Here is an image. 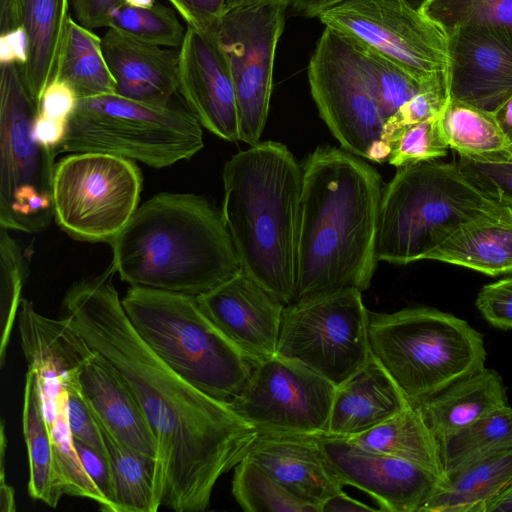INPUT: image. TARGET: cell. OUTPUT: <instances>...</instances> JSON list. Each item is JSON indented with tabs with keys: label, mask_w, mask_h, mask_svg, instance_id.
<instances>
[{
	"label": "cell",
	"mask_w": 512,
	"mask_h": 512,
	"mask_svg": "<svg viewBox=\"0 0 512 512\" xmlns=\"http://www.w3.org/2000/svg\"><path fill=\"white\" fill-rule=\"evenodd\" d=\"M321 441L342 484L369 494L380 511L420 512L443 480L420 465L363 450L343 437L321 435Z\"/></svg>",
	"instance_id": "18"
},
{
	"label": "cell",
	"mask_w": 512,
	"mask_h": 512,
	"mask_svg": "<svg viewBox=\"0 0 512 512\" xmlns=\"http://www.w3.org/2000/svg\"><path fill=\"white\" fill-rule=\"evenodd\" d=\"M115 273L110 264L72 285L62 317L134 394L157 444L161 506L204 511L218 479L246 457L260 432L231 404L187 382L141 339L113 284Z\"/></svg>",
	"instance_id": "1"
},
{
	"label": "cell",
	"mask_w": 512,
	"mask_h": 512,
	"mask_svg": "<svg viewBox=\"0 0 512 512\" xmlns=\"http://www.w3.org/2000/svg\"><path fill=\"white\" fill-rule=\"evenodd\" d=\"M365 503L351 498L342 491L327 499L321 506V512H356V511H379Z\"/></svg>",
	"instance_id": "51"
},
{
	"label": "cell",
	"mask_w": 512,
	"mask_h": 512,
	"mask_svg": "<svg viewBox=\"0 0 512 512\" xmlns=\"http://www.w3.org/2000/svg\"><path fill=\"white\" fill-rule=\"evenodd\" d=\"M97 422L112 472L117 511L156 512L161 507L158 460L130 448Z\"/></svg>",
	"instance_id": "32"
},
{
	"label": "cell",
	"mask_w": 512,
	"mask_h": 512,
	"mask_svg": "<svg viewBox=\"0 0 512 512\" xmlns=\"http://www.w3.org/2000/svg\"><path fill=\"white\" fill-rule=\"evenodd\" d=\"M302 165L288 148L258 142L223 168L221 213L242 271L285 306L296 296Z\"/></svg>",
	"instance_id": "4"
},
{
	"label": "cell",
	"mask_w": 512,
	"mask_h": 512,
	"mask_svg": "<svg viewBox=\"0 0 512 512\" xmlns=\"http://www.w3.org/2000/svg\"><path fill=\"white\" fill-rule=\"evenodd\" d=\"M187 27L201 31L216 28L225 11L226 0H168Z\"/></svg>",
	"instance_id": "46"
},
{
	"label": "cell",
	"mask_w": 512,
	"mask_h": 512,
	"mask_svg": "<svg viewBox=\"0 0 512 512\" xmlns=\"http://www.w3.org/2000/svg\"><path fill=\"white\" fill-rule=\"evenodd\" d=\"M107 27L138 41L169 48H180L186 34L176 10L158 2L151 8H135L121 1L111 10Z\"/></svg>",
	"instance_id": "37"
},
{
	"label": "cell",
	"mask_w": 512,
	"mask_h": 512,
	"mask_svg": "<svg viewBox=\"0 0 512 512\" xmlns=\"http://www.w3.org/2000/svg\"><path fill=\"white\" fill-rule=\"evenodd\" d=\"M308 80L320 116L344 150L373 162L388 161L385 119L344 35L324 28L309 61Z\"/></svg>",
	"instance_id": "14"
},
{
	"label": "cell",
	"mask_w": 512,
	"mask_h": 512,
	"mask_svg": "<svg viewBox=\"0 0 512 512\" xmlns=\"http://www.w3.org/2000/svg\"><path fill=\"white\" fill-rule=\"evenodd\" d=\"M295 300L366 290L376 265L381 176L361 157L319 146L302 165Z\"/></svg>",
	"instance_id": "2"
},
{
	"label": "cell",
	"mask_w": 512,
	"mask_h": 512,
	"mask_svg": "<svg viewBox=\"0 0 512 512\" xmlns=\"http://www.w3.org/2000/svg\"><path fill=\"white\" fill-rule=\"evenodd\" d=\"M486 512H512V486L492 501Z\"/></svg>",
	"instance_id": "56"
},
{
	"label": "cell",
	"mask_w": 512,
	"mask_h": 512,
	"mask_svg": "<svg viewBox=\"0 0 512 512\" xmlns=\"http://www.w3.org/2000/svg\"><path fill=\"white\" fill-rule=\"evenodd\" d=\"M317 17L421 83L447 78V31L408 0H343Z\"/></svg>",
	"instance_id": "13"
},
{
	"label": "cell",
	"mask_w": 512,
	"mask_h": 512,
	"mask_svg": "<svg viewBox=\"0 0 512 512\" xmlns=\"http://www.w3.org/2000/svg\"><path fill=\"white\" fill-rule=\"evenodd\" d=\"M203 146L202 125L189 109L108 94L79 99L56 154L104 153L164 168Z\"/></svg>",
	"instance_id": "8"
},
{
	"label": "cell",
	"mask_w": 512,
	"mask_h": 512,
	"mask_svg": "<svg viewBox=\"0 0 512 512\" xmlns=\"http://www.w3.org/2000/svg\"><path fill=\"white\" fill-rule=\"evenodd\" d=\"M21 26L29 37V59L20 67L25 87L39 104L53 79L66 23L69 0H18Z\"/></svg>",
	"instance_id": "28"
},
{
	"label": "cell",
	"mask_w": 512,
	"mask_h": 512,
	"mask_svg": "<svg viewBox=\"0 0 512 512\" xmlns=\"http://www.w3.org/2000/svg\"><path fill=\"white\" fill-rule=\"evenodd\" d=\"M141 339L187 382L231 404L260 362L233 343L205 314L197 297L130 287L121 299Z\"/></svg>",
	"instance_id": "5"
},
{
	"label": "cell",
	"mask_w": 512,
	"mask_h": 512,
	"mask_svg": "<svg viewBox=\"0 0 512 512\" xmlns=\"http://www.w3.org/2000/svg\"><path fill=\"white\" fill-rule=\"evenodd\" d=\"M335 390L308 366L275 354L257 364L231 406L260 433L326 435Z\"/></svg>",
	"instance_id": "16"
},
{
	"label": "cell",
	"mask_w": 512,
	"mask_h": 512,
	"mask_svg": "<svg viewBox=\"0 0 512 512\" xmlns=\"http://www.w3.org/2000/svg\"><path fill=\"white\" fill-rule=\"evenodd\" d=\"M23 435L29 461L28 492L55 508L65 494V486L45 419L36 373L28 369L22 411Z\"/></svg>",
	"instance_id": "29"
},
{
	"label": "cell",
	"mask_w": 512,
	"mask_h": 512,
	"mask_svg": "<svg viewBox=\"0 0 512 512\" xmlns=\"http://www.w3.org/2000/svg\"><path fill=\"white\" fill-rule=\"evenodd\" d=\"M109 245L130 287L199 296L242 270L221 211L191 193L154 195Z\"/></svg>",
	"instance_id": "3"
},
{
	"label": "cell",
	"mask_w": 512,
	"mask_h": 512,
	"mask_svg": "<svg viewBox=\"0 0 512 512\" xmlns=\"http://www.w3.org/2000/svg\"><path fill=\"white\" fill-rule=\"evenodd\" d=\"M68 375L97 420L115 437L141 454L158 458L155 437L134 394L102 355L92 349Z\"/></svg>",
	"instance_id": "22"
},
{
	"label": "cell",
	"mask_w": 512,
	"mask_h": 512,
	"mask_svg": "<svg viewBox=\"0 0 512 512\" xmlns=\"http://www.w3.org/2000/svg\"><path fill=\"white\" fill-rule=\"evenodd\" d=\"M511 486L512 447L446 476L420 512H486Z\"/></svg>",
	"instance_id": "27"
},
{
	"label": "cell",
	"mask_w": 512,
	"mask_h": 512,
	"mask_svg": "<svg viewBox=\"0 0 512 512\" xmlns=\"http://www.w3.org/2000/svg\"><path fill=\"white\" fill-rule=\"evenodd\" d=\"M439 123L449 148L460 157L486 162L512 159V146L493 113L449 97Z\"/></svg>",
	"instance_id": "33"
},
{
	"label": "cell",
	"mask_w": 512,
	"mask_h": 512,
	"mask_svg": "<svg viewBox=\"0 0 512 512\" xmlns=\"http://www.w3.org/2000/svg\"><path fill=\"white\" fill-rule=\"evenodd\" d=\"M178 91L203 127L224 140L240 141L235 86L216 28L186 26L179 48Z\"/></svg>",
	"instance_id": "19"
},
{
	"label": "cell",
	"mask_w": 512,
	"mask_h": 512,
	"mask_svg": "<svg viewBox=\"0 0 512 512\" xmlns=\"http://www.w3.org/2000/svg\"><path fill=\"white\" fill-rule=\"evenodd\" d=\"M457 164L465 178L484 195L512 207V159L486 162L460 157Z\"/></svg>",
	"instance_id": "42"
},
{
	"label": "cell",
	"mask_w": 512,
	"mask_h": 512,
	"mask_svg": "<svg viewBox=\"0 0 512 512\" xmlns=\"http://www.w3.org/2000/svg\"><path fill=\"white\" fill-rule=\"evenodd\" d=\"M17 319L28 369L36 373L65 494L94 500L103 510L104 499L82 467L68 419V372L92 349L65 318L46 317L30 301L21 305Z\"/></svg>",
	"instance_id": "11"
},
{
	"label": "cell",
	"mask_w": 512,
	"mask_h": 512,
	"mask_svg": "<svg viewBox=\"0 0 512 512\" xmlns=\"http://www.w3.org/2000/svg\"><path fill=\"white\" fill-rule=\"evenodd\" d=\"M78 101L79 98L73 88L65 81L54 77L40 98L37 112L68 123Z\"/></svg>",
	"instance_id": "47"
},
{
	"label": "cell",
	"mask_w": 512,
	"mask_h": 512,
	"mask_svg": "<svg viewBox=\"0 0 512 512\" xmlns=\"http://www.w3.org/2000/svg\"><path fill=\"white\" fill-rule=\"evenodd\" d=\"M232 494L246 512H320L246 457L234 467Z\"/></svg>",
	"instance_id": "36"
},
{
	"label": "cell",
	"mask_w": 512,
	"mask_h": 512,
	"mask_svg": "<svg viewBox=\"0 0 512 512\" xmlns=\"http://www.w3.org/2000/svg\"><path fill=\"white\" fill-rule=\"evenodd\" d=\"M369 311L358 289L319 294L286 305L277 352L338 386L372 357Z\"/></svg>",
	"instance_id": "12"
},
{
	"label": "cell",
	"mask_w": 512,
	"mask_h": 512,
	"mask_svg": "<svg viewBox=\"0 0 512 512\" xmlns=\"http://www.w3.org/2000/svg\"><path fill=\"white\" fill-rule=\"evenodd\" d=\"M445 477L500 450L512 447V408L495 411L438 440Z\"/></svg>",
	"instance_id": "34"
},
{
	"label": "cell",
	"mask_w": 512,
	"mask_h": 512,
	"mask_svg": "<svg viewBox=\"0 0 512 512\" xmlns=\"http://www.w3.org/2000/svg\"><path fill=\"white\" fill-rule=\"evenodd\" d=\"M9 230L0 227V365L5 363L10 336L22 301L27 278L24 252Z\"/></svg>",
	"instance_id": "38"
},
{
	"label": "cell",
	"mask_w": 512,
	"mask_h": 512,
	"mask_svg": "<svg viewBox=\"0 0 512 512\" xmlns=\"http://www.w3.org/2000/svg\"><path fill=\"white\" fill-rule=\"evenodd\" d=\"M196 297L210 320L246 354L258 361L276 354L285 305L242 270Z\"/></svg>",
	"instance_id": "20"
},
{
	"label": "cell",
	"mask_w": 512,
	"mask_h": 512,
	"mask_svg": "<svg viewBox=\"0 0 512 512\" xmlns=\"http://www.w3.org/2000/svg\"><path fill=\"white\" fill-rule=\"evenodd\" d=\"M341 1L343 0H290L289 7L298 15L312 18Z\"/></svg>",
	"instance_id": "53"
},
{
	"label": "cell",
	"mask_w": 512,
	"mask_h": 512,
	"mask_svg": "<svg viewBox=\"0 0 512 512\" xmlns=\"http://www.w3.org/2000/svg\"><path fill=\"white\" fill-rule=\"evenodd\" d=\"M246 458L320 512L322 504L344 486L321 435L260 433Z\"/></svg>",
	"instance_id": "21"
},
{
	"label": "cell",
	"mask_w": 512,
	"mask_h": 512,
	"mask_svg": "<svg viewBox=\"0 0 512 512\" xmlns=\"http://www.w3.org/2000/svg\"><path fill=\"white\" fill-rule=\"evenodd\" d=\"M411 405L372 355L336 386L326 435L349 438L364 433Z\"/></svg>",
	"instance_id": "24"
},
{
	"label": "cell",
	"mask_w": 512,
	"mask_h": 512,
	"mask_svg": "<svg viewBox=\"0 0 512 512\" xmlns=\"http://www.w3.org/2000/svg\"><path fill=\"white\" fill-rule=\"evenodd\" d=\"M29 59V37L23 26L0 34V64L24 67Z\"/></svg>",
	"instance_id": "49"
},
{
	"label": "cell",
	"mask_w": 512,
	"mask_h": 512,
	"mask_svg": "<svg viewBox=\"0 0 512 512\" xmlns=\"http://www.w3.org/2000/svg\"><path fill=\"white\" fill-rule=\"evenodd\" d=\"M494 116L503 134L512 146V96L501 105L494 113Z\"/></svg>",
	"instance_id": "55"
},
{
	"label": "cell",
	"mask_w": 512,
	"mask_h": 512,
	"mask_svg": "<svg viewBox=\"0 0 512 512\" xmlns=\"http://www.w3.org/2000/svg\"><path fill=\"white\" fill-rule=\"evenodd\" d=\"M270 1L285 2L288 5L290 3V0H226L225 11L228 9H232V8H236V7H240V6H247V5H251L254 3H262V2H270Z\"/></svg>",
	"instance_id": "57"
},
{
	"label": "cell",
	"mask_w": 512,
	"mask_h": 512,
	"mask_svg": "<svg viewBox=\"0 0 512 512\" xmlns=\"http://www.w3.org/2000/svg\"><path fill=\"white\" fill-rule=\"evenodd\" d=\"M21 26L18 0H0V34Z\"/></svg>",
	"instance_id": "54"
},
{
	"label": "cell",
	"mask_w": 512,
	"mask_h": 512,
	"mask_svg": "<svg viewBox=\"0 0 512 512\" xmlns=\"http://www.w3.org/2000/svg\"><path fill=\"white\" fill-rule=\"evenodd\" d=\"M449 97L495 113L512 96V27L447 31Z\"/></svg>",
	"instance_id": "17"
},
{
	"label": "cell",
	"mask_w": 512,
	"mask_h": 512,
	"mask_svg": "<svg viewBox=\"0 0 512 512\" xmlns=\"http://www.w3.org/2000/svg\"><path fill=\"white\" fill-rule=\"evenodd\" d=\"M368 332L372 355L413 406L485 367L483 335L433 307L369 312Z\"/></svg>",
	"instance_id": "7"
},
{
	"label": "cell",
	"mask_w": 512,
	"mask_h": 512,
	"mask_svg": "<svg viewBox=\"0 0 512 512\" xmlns=\"http://www.w3.org/2000/svg\"><path fill=\"white\" fill-rule=\"evenodd\" d=\"M499 204L472 185L457 162L400 167L383 188L377 259L397 265L427 260L463 224Z\"/></svg>",
	"instance_id": "6"
},
{
	"label": "cell",
	"mask_w": 512,
	"mask_h": 512,
	"mask_svg": "<svg viewBox=\"0 0 512 512\" xmlns=\"http://www.w3.org/2000/svg\"><path fill=\"white\" fill-rule=\"evenodd\" d=\"M448 100L447 79L425 86L385 121L383 142L392 150L394 142L406 128L440 117Z\"/></svg>",
	"instance_id": "40"
},
{
	"label": "cell",
	"mask_w": 512,
	"mask_h": 512,
	"mask_svg": "<svg viewBox=\"0 0 512 512\" xmlns=\"http://www.w3.org/2000/svg\"><path fill=\"white\" fill-rule=\"evenodd\" d=\"M418 8L446 31L460 26L512 27V0H423Z\"/></svg>",
	"instance_id": "39"
},
{
	"label": "cell",
	"mask_w": 512,
	"mask_h": 512,
	"mask_svg": "<svg viewBox=\"0 0 512 512\" xmlns=\"http://www.w3.org/2000/svg\"><path fill=\"white\" fill-rule=\"evenodd\" d=\"M476 307L492 326L512 329V277L484 285L477 295Z\"/></svg>",
	"instance_id": "44"
},
{
	"label": "cell",
	"mask_w": 512,
	"mask_h": 512,
	"mask_svg": "<svg viewBox=\"0 0 512 512\" xmlns=\"http://www.w3.org/2000/svg\"><path fill=\"white\" fill-rule=\"evenodd\" d=\"M141 170L114 155L71 153L55 164L54 220L71 238L110 244L139 207Z\"/></svg>",
	"instance_id": "10"
},
{
	"label": "cell",
	"mask_w": 512,
	"mask_h": 512,
	"mask_svg": "<svg viewBox=\"0 0 512 512\" xmlns=\"http://www.w3.org/2000/svg\"><path fill=\"white\" fill-rule=\"evenodd\" d=\"M427 260L490 276L512 273V207L499 204L463 224Z\"/></svg>",
	"instance_id": "25"
},
{
	"label": "cell",
	"mask_w": 512,
	"mask_h": 512,
	"mask_svg": "<svg viewBox=\"0 0 512 512\" xmlns=\"http://www.w3.org/2000/svg\"><path fill=\"white\" fill-rule=\"evenodd\" d=\"M416 407L439 440L508 407L506 387L495 370L484 367L457 380Z\"/></svg>",
	"instance_id": "26"
},
{
	"label": "cell",
	"mask_w": 512,
	"mask_h": 512,
	"mask_svg": "<svg viewBox=\"0 0 512 512\" xmlns=\"http://www.w3.org/2000/svg\"><path fill=\"white\" fill-rule=\"evenodd\" d=\"M102 49L117 95L154 106L170 105L178 91L179 48L147 44L108 28Z\"/></svg>",
	"instance_id": "23"
},
{
	"label": "cell",
	"mask_w": 512,
	"mask_h": 512,
	"mask_svg": "<svg viewBox=\"0 0 512 512\" xmlns=\"http://www.w3.org/2000/svg\"><path fill=\"white\" fill-rule=\"evenodd\" d=\"M38 107L19 65H1L0 227L40 232L54 219L52 183L56 152L33 135Z\"/></svg>",
	"instance_id": "9"
},
{
	"label": "cell",
	"mask_w": 512,
	"mask_h": 512,
	"mask_svg": "<svg viewBox=\"0 0 512 512\" xmlns=\"http://www.w3.org/2000/svg\"><path fill=\"white\" fill-rule=\"evenodd\" d=\"M122 2L135 8H151L157 3L156 0H122Z\"/></svg>",
	"instance_id": "58"
},
{
	"label": "cell",
	"mask_w": 512,
	"mask_h": 512,
	"mask_svg": "<svg viewBox=\"0 0 512 512\" xmlns=\"http://www.w3.org/2000/svg\"><path fill=\"white\" fill-rule=\"evenodd\" d=\"M449 146L442 134L439 117L406 128L396 139L388 158L397 168L434 161L447 154Z\"/></svg>",
	"instance_id": "41"
},
{
	"label": "cell",
	"mask_w": 512,
	"mask_h": 512,
	"mask_svg": "<svg viewBox=\"0 0 512 512\" xmlns=\"http://www.w3.org/2000/svg\"><path fill=\"white\" fill-rule=\"evenodd\" d=\"M69 373V372H68ZM68 419L73 439L79 440L106 456L98 422L78 388L67 377Z\"/></svg>",
	"instance_id": "43"
},
{
	"label": "cell",
	"mask_w": 512,
	"mask_h": 512,
	"mask_svg": "<svg viewBox=\"0 0 512 512\" xmlns=\"http://www.w3.org/2000/svg\"><path fill=\"white\" fill-rule=\"evenodd\" d=\"M346 439L363 450L410 461L445 479L438 439L416 406L409 405L380 425Z\"/></svg>",
	"instance_id": "30"
},
{
	"label": "cell",
	"mask_w": 512,
	"mask_h": 512,
	"mask_svg": "<svg viewBox=\"0 0 512 512\" xmlns=\"http://www.w3.org/2000/svg\"><path fill=\"white\" fill-rule=\"evenodd\" d=\"M289 5L270 1L226 10L216 36L235 86L240 141L255 145L265 127L275 54Z\"/></svg>",
	"instance_id": "15"
},
{
	"label": "cell",
	"mask_w": 512,
	"mask_h": 512,
	"mask_svg": "<svg viewBox=\"0 0 512 512\" xmlns=\"http://www.w3.org/2000/svg\"><path fill=\"white\" fill-rule=\"evenodd\" d=\"M347 39L385 121L422 88L436 82L421 83L376 51Z\"/></svg>",
	"instance_id": "35"
},
{
	"label": "cell",
	"mask_w": 512,
	"mask_h": 512,
	"mask_svg": "<svg viewBox=\"0 0 512 512\" xmlns=\"http://www.w3.org/2000/svg\"><path fill=\"white\" fill-rule=\"evenodd\" d=\"M54 77L68 83L79 99L116 94L102 38L68 17ZM53 77V78H54Z\"/></svg>",
	"instance_id": "31"
},
{
	"label": "cell",
	"mask_w": 512,
	"mask_h": 512,
	"mask_svg": "<svg viewBox=\"0 0 512 512\" xmlns=\"http://www.w3.org/2000/svg\"><path fill=\"white\" fill-rule=\"evenodd\" d=\"M74 446L83 469L104 499L105 505L102 511L118 512L113 477L107 456L76 439H74Z\"/></svg>",
	"instance_id": "45"
},
{
	"label": "cell",
	"mask_w": 512,
	"mask_h": 512,
	"mask_svg": "<svg viewBox=\"0 0 512 512\" xmlns=\"http://www.w3.org/2000/svg\"><path fill=\"white\" fill-rule=\"evenodd\" d=\"M66 129L67 122L37 112L33 123V135L35 140L43 147L56 152L65 137Z\"/></svg>",
	"instance_id": "50"
},
{
	"label": "cell",
	"mask_w": 512,
	"mask_h": 512,
	"mask_svg": "<svg viewBox=\"0 0 512 512\" xmlns=\"http://www.w3.org/2000/svg\"><path fill=\"white\" fill-rule=\"evenodd\" d=\"M122 0H69L73 18L89 28L107 27L111 10Z\"/></svg>",
	"instance_id": "48"
},
{
	"label": "cell",
	"mask_w": 512,
	"mask_h": 512,
	"mask_svg": "<svg viewBox=\"0 0 512 512\" xmlns=\"http://www.w3.org/2000/svg\"><path fill=\"white\" fill-rule=\"evenodd\" d=\"M7 447V436L5 433V423L1 424V477H0V504L2 511H15V492L13 488L5 481V453Z\"/></svg>",
	"instance_id": "52"
}]
</instances>
